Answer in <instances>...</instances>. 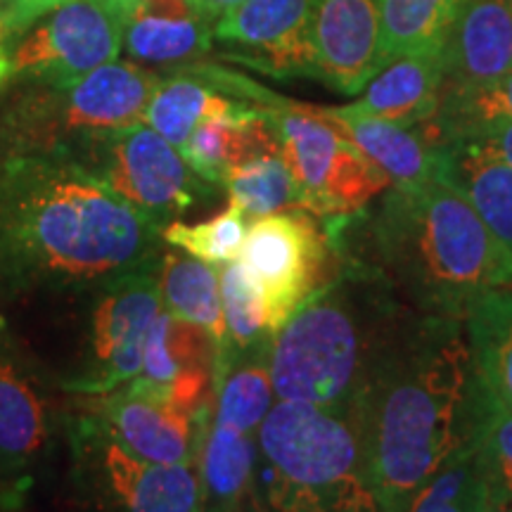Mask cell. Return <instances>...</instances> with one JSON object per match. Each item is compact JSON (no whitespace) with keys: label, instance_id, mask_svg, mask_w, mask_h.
<instances>
[{"label":"cell","instance_id":"cell-38","mask_svg":"<svg viewBox=\"0 0 512 512\" xmlns=\"http://www.w3.org/2000/svg\"><path fill=\"white\" fill-rule=\"evenodd\" d=\"M190 8L197 12L202 19H207V22H216L223 12H228L230 8H235V5L242 3V0H188Z\"/></svg>","mask_w":512,"mask_h":512},{"label":"cell","instance_id":"cell-12","mask_svg":"<svg viewBox=\"0 0 512 512\" xmlns=\"http://www.w3.org/2000/svg\"><path fill=\"white\" fill-rule=\"evenodd\" d=\"M325 252L323 233L302 209L261 216L247 228L238 264L261 297L273 337L316 292Z\"/></svg>","mask_w":512,"mask_h":512},{"label":"cell","instance_id":"cell-36","mask_svg":"<svg viewBox=\"0 0 512 512\" xmlns=\"http://www.w3.org/2000/svg\"><path fill=\"white\" fill-rule=\"evenodd\" d=\"M67 0H0V46L17 41Z\"/></svg>","mask_w":512,"mask_h":512},{"label":"cell","instance_id":"cell-14","mask_svg":"<svg viewBox=\"0 0 512 512\" xmlns=\"http://www.w3.org/2000/svg\"><path fill=\"white\" fill-rule=\"evenodd\" d=\"M311 10L313 0H242L216 19L214 38L259 72L316 79Z\"/></svg>","mask_w":512,"mask_h":512},{"label":"cell","instance_id":"cell-5","mask_svg":"<svg viewBox=\"0 0 512 512\" xmlns=\"http://www.w3.org/2000/svg\"><path fill=\"white\" fill-rule=\"evenodd\" d=\"M256 444V479L271 512H380L349 411L280 401Z\"/></svg>","mask_w":512,"mask_h":512},{"label":"cell","instance_id":"cell-26","mask_svg":"<svg viewBox=\"0 0 512 512\" xmlns=\"http://www.w3.org/2000/svg\"><path fill=\"white\" fill-rule=\"evenodd\" d=\"M159 292L164 311L207 330L223 354L228 332L223 320L219 273L214 266L190 254H164L159 261Z\"/></svg>","mask_w":512,"mask_h":512},{"label":"cell","instance_id":"cell-18","mask_svg":"<svg viewBox=\"0 0 512 512\" xmlns=\"http://www.w3.org/2000/svg\"><path fill=\"white\" fill-rule=\"evenodd\" d=\"M444 91V50H430L396 57L363 88L361 98L347 107L363 117L413 128L437 117Z\"/></svg>","mask_w":512,"mask_h":512},{"label":"cell","instance_id":"cell-10","mask_svg":"<svg viewBox=\"0 0 512 512\" xmlns=\"http://www.w3.org/2000/svg\"><path fill=\"white\" fill-rule=\"evenodd\" d=\"M159 261H147L88 294L86 330L76 368L60 387L81 396H102L136 380L152 323L162 313Z\"/></svg>","mask_w":512,"mask_h":512},{"label":"cell","instance_id":"cell-4","mask_svg":"<svg viewBox=\"0 0 512 512\" xmlns=\"http://www.w3.org/2000/svg\"><path fill=\"white\" fill-rule=\"evenodd\" d=\"M411 313L392 287L366 278L316 290L271 342L275 399L351 413L377 356Z\"/></svg>","mask_w":512,"mask_h":512},{"label":"cell","instance_id":"cell-16","mask_svg":"<svg viewBox=\"0 0 512 512\" xmlns=\"http://www.w3.org/2000/svg\"><path fill=\"white\" fill-rule=\"evenodd\" d=\"M48 439V408L36 377L0 330V477L12 496L31 484Z\"/></svg>","mask_w":512,"mask_h":512},{"label":"cell","instance_id":"cell-20","mask_svg":"<svg viewBox=\"0 0 512 512\" xmlns=\"http://www.w3.org/2000/svg\"><path fill=\"white\" fill-rule=\"evenodd\" d=\"M344 138L373 159L392 185H420L439 181L444 164V145H434L418 126L403 128L389 121L363 117L342 107H320Z\"/></svg>","mask_w":512,"mask_h":512},{"label":"cell","instance_id":"cell-1","mask_svg":"<svg viewBox=\"0 0 512 512\" xmlns=\"http://www.w3.org/2000/svg\"><path fill=\"white\" fill-rule=\"evenodd\" d=\"M159 240L67 147L0 138V302L88 297Z\"/></svg>","mask_w":512,"mask_h":512},{"label":"cell","instance_id":"cell-37","mask_svg":"<svg viewBox=\"0 0 512 512\" xmlns=\"http://www.w3.org/2000/svg\"><path fill=\"white\" fill-rule=\"evenodd\" d=\"M475 136H482L484 140H489V143L494 145V150L498 152V155H501L505 162L512 166V121H505V124H496V126L484 128V131L475 133Z\"/></svg>","mask_w":512,"mask_h":512},{"label":"cell","instance_id":"cell-32","mask_svg":"<svg viewBox=\"0 0 512 512\" xmlns=\"http://www.w3.org/2000/svg\"><path fill=\"white\" fill-rule=\"evenodd\" d=\"M399 512H501L470 444L458 451Z\"/></svg>","mask_w":512,"mask_h":512},{"label":"cell","instance_id":"cell-13","mask_svg":"<svg viewBox=\"0 0 512 512\" xmlns=\"http://www.w3.org/2000/svg\"><path fill=\"white\" fill-rule=\"evenodd\" d=\"M91 403L88 413L133 456L157 465L197 463L209 408L195 415L133 380Z\"/></svg>","mask_w":512,"mask_h":512},{"label":"cell","instance_id":"cell-24","mask_svg":"<svg viewBox=\"0 0 512 512\" xmlns=\"http://www.w3.org/2000/svg\"><path fill=\"white\" fill-rule=\"evenodd\" d=\"M249 102L228 98L192 69L159 81L155 95L145 110L147 126L171 145L181 147L204 117H238L249 110Z\"/></svg>","mask_w":512,"mask_h":512},{"label":"cell","instance_id":"cell-9","mask_svg":"<svg viewBox=\"0 0 512 512\" xmlns=\"http://www.w3.org/2000/svg\"><path fill=\"white\" fill-rule=\"evenodd\" d=\"M69 152L159 233L211 197V183L202 181L178 147L143 121L83 138Z\"/></svg>","mask_w":512,"mask_h":512},{"label":"cell","instance_id":"cell-25","mask_svg":"<svg viewBox=\"0 0 512 512\" xmlns=\"http://www.w3.org/2000/svg\"><path fill=\"white\" fill-rule=\"evenodd\" d=\"M219 354V344L207 330L162 309L147 335L143 368L133 382L166 396L171 384L188 370H214L216 375Z\"/></svg>","mask_w":512,"mask_h":512},{"label":"cell","instance_id":"cell-35","mask_svg":"<svg viewBox=\"0 0 512 512\" xmlns=\"http://www.w3.org/2000/svg\"><path fill=\"white\" fill-rule=\"evenodd\" d=\"M254 107L238 117H204L185 140L181 155L202 181L223 185L228 171L240 164V124Z\"/></svg>","mask_w":512,"mask_h":512},{"label":"cell","instance_id":"cell-8","mask_svg":"<svg viewBox=\"0 0 512 512\" xmlns=\"http://www.w3.org/2000/svg\"><path fill=\"white\" fill-rule=\"evenodd\" d=\"M69 498L76 512H197V463L157 465L133 456L91 413L67 422Z\"/></svg>","mask_w":512,"mask_h":512},{"label":"cell","instance_id":"cell-29","mask_svg":"<svg viewBox=\"0 0 512 512\" xmlns=\"http://www.w3.org/2000/svg\"><path fill=\"white\" fill-rule=\"evenodd\" d=\"M219 285H221V304H223V320H226L228 342L219 358V363H216L214 384L221 377L223 370L235 361V358L266 354V351H271V342H273L261 297L256 294L252 283L247 280V275L242 271L238 261L223 264L219 273Z\"/></svg>","mask_w":512,"mask_h":512},{"label":"cell","instance_id":"cell-41","mask_svg":"<svg viewBox=\"0 0 512 512\" xmlns=\"http://www.w3.org/2000/svg\"><path fill=\"white\" fill-rule=\"evenodd\" d=\"M197 512H219V510L209 508V505H200V510H197Z\"/></svg>","mask_w":512,"mask_h":512},{"label":"cell","instance_id":"cell-3","mask_svg":"<svg viewBox=\"0 0 512 512\" xmlns=\"http://www.w3.org/2000/svg\"><path fill=\"white\" fill-rule=\"evenodd\" d=\"M380 280L413 311L463 320L512 283V261L472 204L444 181L392 185L368 228Z\"/></svg>","mask_w":512,"mask_h":512},{"label":"cell","instance_id":"cell-27","mask_svg":"<svg viewBox=\"0 0 512 512\" xmlns=\"http://www.w3.org/2000/svg\"><path fill=\"white\" fill-rule=\"evenodd\" d=\"M460 3L463 0H377L387 64L401 55L444 50Z\"/></svg>","mask_w":512,"mask_h":512},{"label":"cell","instance_id":"cell-28","mask_svg":"<svg viewBox=\"0 0 512 512\" xmlns=\"http://www.w3.org/2000/svg\"><path fill=\"white\" fill-rule=\"evenodd\" d=\"M505 121H512V72L484 86L446 91L437 117L418 128L434 145H446Z\"/></svg>","mask_w":512,"mask_h":512},{"label":"cell","instance_id":"cell-2","mask_svg":"<svg viewBox=\"0 0 512 512\" xmlns=\"http://www.w3.org/2000/svg\"><path fill=\"white\" fill-rule=\"evenodd\" d=\"M475 387L463 320H403L351 408L377 510L399 512L470 444Z\"/></svg>","mask_w":512,"mask_h":512},{"label":"cell","instance_id":"cell-40","mask_svg":"<svg viewBox=\"0 0 512 512\" xmlns=\"http://www.w3.org/2000/svg\"><path fill=\"white\" fill-rule=\"evenodd\" d=\"M247 512H271V510L266 508V503L261 501V496L254 491L252 498L247 501Z\"/></svg>","mask_w":512,"mask_h":512},{"label":"cell","instance_id":"cell-6","mask_svg":"<svg viewBox=\"0 0 512 512\" xmlns=\"http://www.w3.org/2000/svg\"><path fill=\"white\" fill-rule=\"evenodd\" d=\"M261 112L278 136L280 157L306 214L347 221L392 188L389 176L344 138L320 107L273 95Z\"/></svg>","mask_w":512,"mask_h":512},{"label":"cell","instance_id":"cell-31","mask_svg":"<svg viewBox=\"0 0 512 512\" xmlns=\"http://www.w3.org/2000/svg\"><path fill=\"white\" fill-rule=\"evenodd\" d=\"M470 448L501 512H512V411L475 387Z\"/></svg>","mask_w":512,"mask_h":512},{"label":"cell","instance_id":"cell-15","mask_svg":"<svg viewBox=\"0 0 512 512\" xmlns=\"http://www.w3.org/2000/svg\"><path fill=\"white\" fill-rule=\"evenodd\" d=\"M311 50L316 79L358 95L387 67L377 0H313Z\"/></svg>","mask_w":512,"mask_h":512},{"label":"cell","instance_id":"cell-21","mask_svg":"<svg viewBox=\"0 0 512 512\" xmlns=\"http://www.w3.org/2000/svg\"><path fill=\"white\" fill-rule=\"evenodd\" d=\"M211 24L188 0H138L126 24L124 50L136 64H178L207 55Z\"/></svg>","mask_w":512,"mask_h":512},{"label":"cell","instance_id":"cell-17","mask_svg":"<svg viewBox=\"0 0 512 512\" xmlns=\"http://www.w3.org/2000/svg\"><path fill=\"white\" fill-rule=\"evenodd\" d=\"M444 67L446 91L512 72V0H463L444 43Z\"/></svg>","mask_w":512,"mask_h":512},{"label":"cell","instance_id":"cell-11","mask_svg":"<svg viewBox=\"0 0 512 512\" xmlns=\"http://www.w3.org/2000/svg\"><path fill=\"white\" fill-rule=\"evenodd\" d=\"M138 0H67L19 38L12 74L34 86L67 88L124 48Z\"/></svg>","mask_w":512,"mask_h":512},{"label":"cell","instance_id":"cell-39","mask_svg":"<svg viewBox=\"0 0 512 512\" xmlns=\"http://www.w3.org/2000/svg\"><path fill=\"white\" fill-rule=\"evenodd\" d=\"M12 74V60H10V53L8 48L0 46V86H3L5 81H8V76Z\"/></svg>","mask_w":512,"mask_h":512},{"label":"cell","instance_id":"cell-22","mask_svg":"<svg viewBox=\"0 0 512 512\" xmlns=\"http://www.w3.org/2000/svg\"><path fill=\"white\" fill-rule=\"evenodd\" d=\"M202 505L219 512H245L254 494L256 444L235 427L214 422L197 456Z\"/></svg>","mask_w":512,"mask_h":512},{"label":"cell","instance_id":"cell-7","mask_svg":"<svg viewBox=\"0 0 512 512\" xmlns=\"http://www.w3.org/2000/svg\"><path fill=\"white\" fill-rule=\"evenodd\" d=\"M159 81L136 62L114 60L67 88L36 86L0 117V138L69 150L83 138L140 124Z\"/></svg>","mask_w":512,"mask_h":512},{"label":"cell","instance_id":"cell-34","mask_svg":"<svg viewBox=\"0 0 512 512\" xmlns=\"http://www.w3.org/2000/svg\"><path fill=\"white\" fill-rule=\"evenodd\" d=\"M162 240L166 245L183 249L185 254L195 256L204 264H230L238 261L247 238V216L228 204L226 211H221L214 219L202 223H169L162 228Z\"/></svg>","mask_w":512,"mask_h":512},{"label":"cell","instance_id":"cell-33","mask_svg":"<svg viewBox=\"0 0 512 512\" xmlns=\"http://www.w3.org/2000/svg\"><path fill=\"white\" fill-rule=\"evenodd\" d=\"M223 188L228 190L230 204L252 221L299 209L297 188L280 155L254 157L233 166L223 178Z\"/></svg>","mask_w":512,"mask_h":512},{"label":"cell","instance_id":"cell-42","mask_svg":"<svg viewBox=\"0 0 512 512\" xmlns=\"http://www.w3.org/2000/svg\"><path fill=\"white\" fill-rule=\"evenodd\" d=\"M0 330H5V318L0 316Z\"/></svg>","mask_w":512,"mask_h":512},{"label":"cell","instance_id":"cell-30","mask_svg":"<svg viewBox=\"0 0 512 512\" xmlns=\"http://www.w3.org/2000/svg\"><path fill=\"white\" fill-rule=\"evenodd\" d=\"M266 354L235 358L216 380L214 422L254 434L273 408V380Z\"/></svg>","mask_w":512,"mask_h":512},{"label":"cell","instance_id":"cell-19","mask_svg":"<svg viewBox=\"0 0 512 512\" xmlns=\"http://www.w3.org/2000/svg\"><path fill=\"white\" fill-rule=\"evenodd\" d=\"M439 181L456 188L512 261V166L482 136L448 140Z\"/></svg>","mask_w":512,"mask_h":512},{"label":"cell","instance_id":"cell-23","mask_svg":"<svg viewBox=\"0 0 512 512\" xmlns=\"http://www.w3.org/2000/svg\"><path fill=\"white\" fill-rule=\"evenodd\" d=\"M465 332L477 382L491 399L512 411V287L486 292L467 311Z\"/></svg>","mask_w":512,"mask_h":512}]
</instances>
